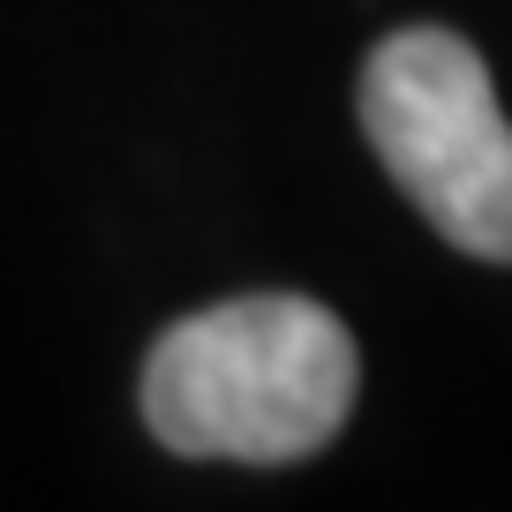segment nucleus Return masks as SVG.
<instances>
[{"label":"nucleus","instance_id":"2","mask_svg":"<svg viewBox=\"0 0 512 512\" xmlns=\"http://www.w3.org/2000/svg\"><path fill=\"white\" fill-rule=\"evenodd\" d=\"M362 128L407 204L482 264H512V121L452 31H400L362 68Z\"/></svg>","mask_w":512,"mask_h":512},{"label":"nucleus","instance_id":"1","mask_svg":"<svg viewBox=\"0 0 512 512\" xmlns=\"http://www.w3.org/2000/svg\"><path fill=\"white\" fill-rule=\"evenodd\" d=\"M354 339L324 302L241 294L196 309L144 362V422L181 460H309L354 407Z\"/></svg>","mask_w":512,"mask_h":512}]
</instances>
